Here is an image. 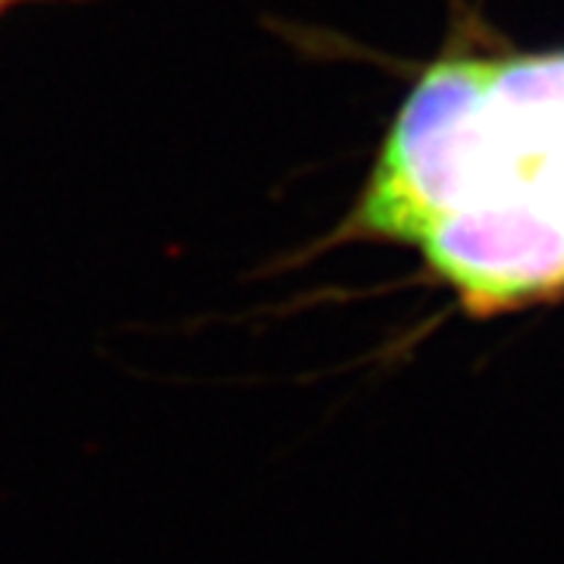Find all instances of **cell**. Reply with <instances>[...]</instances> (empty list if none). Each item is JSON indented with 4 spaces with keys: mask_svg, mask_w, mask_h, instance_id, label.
<instances>
[{
    "mask_svg": "<svg viewBox=\"0 0 564 564\" xmlns=\"http://www.w3.org/2000/svg\"><path fill=\"white\" fill-rule=\"evenodd\" d=\"M343 236L414 245L470 314L564 295V51L433 63Z\"/></svg>",
    "mask_w": 564,
    "mask_h": 564,
    "instance_id": "6da1fadb",
    "label": "cell"
},
{
    "mask_svg": "<svg viewBox=\"0 0 564 564\" xmlns=\"http://www.w3.org/2000/svg\"><path fill=\"white\" fill-rule=\"evenodd\" d=\"M20 3H35V0H0V13H7L10 7H20Z\"/></svg>",
    "mask_w": 564,
    "mask_h": 564,
    "instance_id": "7a4b0ae2",
    "label": "cell"
}]
</instances>
